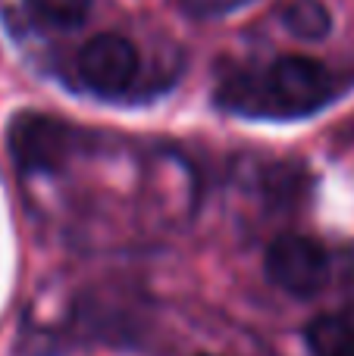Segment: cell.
I'll list each match as a JSON object with an SVG mask.
<instances>
[{"instance_id": "1", "label": "cell", "mask_w": 354, "mask_h": 356, "mask_svg": "<svg viewBox=\"0 0 354 356\" xmlns=\"http://www.w3.org/2000/svg\"><path fill=\"white\" fill-rule=\"evenodd\" d=\"M257 94L261 97L248 104L251 113L307 116L336 97V79L323 63L311 60V56H279L263 72Z\"/></svg>"}, {"instance_id": "2", "label": "cell", "mask_w": 354, "mask_h": 356, "mask_svg": "<svg viewBox=\"0 0 354 356\" xmlns=\"http://www.w3.org/2000/svg\"><path fill=\"white\" fill-rule=\"evenodd\" d=\"M6 144L19 169L25 172H54L69 160L79 144V131L63 119L44 113H19L10 122Z\"/></svg>"}, {"instance_id": "3", "label": "cell", "mask_w": 354, "mask_h": 356, "mask_svg": "<svg viewBox=\"0 0 354 356\" xmlns=\"http://www.w3.org/2000/svg\"><path fill=\"white\" fill-rule=\"evenodd\" d=\"M267 278L292 297H311L330 278V257L323 244L307 234H282L267 247L263 257Z\"/></svg>"}, {"instance_id": "4", "label": "cell", "mask_w": 354, "mask_h": 356, "mask_svg": "<svg viewBox=\"0 0 354 356\" xmlns=\"http://www.w3.org/2000/svg\"><path fill=\"white\" fill-rule=\"evenodd\" d=\"M75 72L79 81L94 94H113L129 91V85L138 75V50L129 38L123 35H98L85 41V47L75 56Z\"/></svg>"}, {"instance_id": "5", "label": "cell", "mask_w": 354, "mask_h": 356, "mask_svg": "<svg viewBox=\"0 0 354 356\" xmlns=\"http://www.w3.org/2000/svg\"><path fill=\"white\" fill-rule=\"evenodd\" d=\"M311 356H354V319L351 316H317L305 328Z\"/></svg>"}, {"instance_id": "6", "label": "cell", "mask_w": 354, "mask_h": 356, "mask_svg": "<svg viewBox=\"0 0 354 356\" xmlns=\"http://www.w3.org/2000/svg\"><path fill=\"white\" fill-rule=\"evenodd\" d=\"M282 25L298 41H320L330 35L332 19L320 0H288L282 6Z\"/></svg>"}, {"instance_id": "7", "label": "cell", "mask_w": 354, "mask_h": 356, "mask_svg": "<svg viewBox=\"0 0 354 356\" xmlns=\"http://www.w3.org/2000/svg\"><path fill=\"white\" fill-rule=\"evenodd\" d=\"M25 3L41 22L56 25V29H72L91 10V0H25Z\"/></svg>"}, {"instance_id": "8", "label": "cell", "mask_w": 354, "mask_h": 356, "mask_svg": "<svg viewBox=\"0 0 354 356\" xmlns=\"http://www.w3.org/2000/svg\"><path fill=\"white\" fill-rule=\"evenodd\" d=\"M254 3V0H179V6L194 19H217L229 16V13L242 10V6Z\"/></svg>"}]
</instances>
